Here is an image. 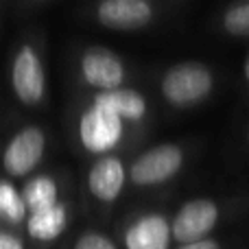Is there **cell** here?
Masks as SVG:
<instances>
[{
	"instance_id": "obj_1",
	"label": "cell",
	"mask_w": 249,
	"mask_h": 249,
	"mask_svg": "<svg viewBox=\"0 0 249 249\" xmlns=\"http://www.w3.org/2000/svg\"><path fill=\"white\" fill-rule=\"evenodd\" d=\"M212 72L206 64L199 61H184L173 68L162 79V94L175 107H190L197 105L212 92Z\"/></svg>"
},
{
	"instance_id": "obj_2",
	"label": "cell",
	"mask_w": 249,
	"mask_h": 249,
	"mask_svg": "<svg viewBox=\"0 0 249 249\" xmlns=\"http://www.w3.org/2000/svg\"><path fill=\"white\" fill-rule=\"evenodd\" d=\"M184 162V153L175 144H160L144 151L133 160L129 179L136 186H155L177 175Z\"/></svg>"
},
{
	"instance_id": "obj_3",
	"label": "cell",
	"mask_w": 249,
	"mask_h": 249,
	"mask_svg": "<svg viewBox=\"0 0 249 249\" xmlns=\"http://www.w3.org/2000/svg\"><path fill=\"white\" fill-rule=\"evenodd\" d=\"M216 221H219V206L214 201L193 199V201L184 203L173 219V238L179 245L206 241L208 234L214 230Z\"/></svg>"
},
{
	"instance_id": "obj_4",
	"label": "cell",
	"mask_w": 249,
	"mask_h": 249,
	"mask_svg": "<svg viewBox=\"0 0 249 249\" xmlns=\"http://www.w3.org/2000/svg\"><path fill=\"white\" fill-rule=\"evenodd\" d=\"M81 142L92 153H107L121 142L123 138V121L109 109L92 105L81 116L79 124Z\"/></svg>"
},
{
	"instance_id": "obj_5",
	"label": "cell",
	"mask_w": 249,
	"mask_h": 249,
	"mask_svg": "<svg viewBox=\"0 0 249 249\" xmlns=\"http://www.w3.org/2000/svg\"><path fill=\"white\" fill-rule=\"evenodd\" d=\"M11 83L18 101L24 105H37L46 92V77L39 55L33 46H22L20 53L13 59L11 68Z\"/></svg>"
},
{
	"instance_id": "obj_6",
	"label": "cell",
	"mask_w": 249,
	"mask_h": 249,
	"mask_svg": "<svg viewBox=\"0 0 249 249\" xmlns=\"http://www.w3.org/2000/svg\"><path fill=\"white\" fill-rule=\"evenodd\" d=\"M46 146V138L39 127H24L11 138L4 149V171L11 177H24L39 164Z\"/></svg>"
},
{
	"instance_id": "obj_7",
	"label": "cell",
	"mask_w": 249,
	"mask_h": 249,
	"mask_svg": "<svg viewBox=\"0 0 249 249\" xmlns=\"http://www.w3.org/2000/svg\"><path fill=\"white\" fill-rule=\"evenodd\" d=\"M81 72L88 86L96 88L99 92H112L123 86L124 66L116 53L109 48H88L81 59Z\"/></svg>"
},
{
	"instance_id": "obj_8",
	"label": "cell",
	"mask_w": 249,
	"mask_h": 249,
	"mask_svg": "<svg viewBox=\"0 0 249 249\" xmlns=\"http://www.w3.org/2000/svg\"><path fill=\"white\" fill-rule=\"evenodd\" d=\"M103 26L114 31H136L153 20V7L144 0H105L96 9Z\"/></svg>"
},
{
	"instance_id": "obj_9",
	"label": "cell",
	"mask_w": 249,
	"mask_h": 249,
	"mask_svg": "<svg viewBox=\"0 0 249 249\" xmlns=\"http://www.w3.org/2000/svg\"><path fill=\"white\" fill-rule=\"evenodd\" d=\"M173 228L162 214H144L129 225L124 234L127 249H168Z\"/></svg>"
},
{
	"instance_id": "obj_10",
	"label": "cell",
	"mask_w": 249,
	"mask_h": 249,
	"mask_svg": "<svg viewBox=\"0 0 249 249\" xmlns=\"http://www.w3.org/2000/svg\"><path fill=\"white\" fill-rule=\"evenodd\" d=\"M124 179H127V173H124L123 162L114 155H105V158L96 160L94 166L90 168L88 186H90V193L99 201L109 203L114 199H118V195L123 193Z\"/></svg>"
},
{
	"instance_id": "obj_11",
	"label": "cell",
	"mask_w": 249,
	"mask_h": 249,
	"mask_svg": "<svg viewBox=\"0 0 249 249\" xmlns=\"http://www.w3.org/2000/svg\"><path fill=\"white\" fill-rule=\"evenodd\" d=\"M94 105L109 109L121 121H142L146 114L144 96L136 90H129V88H118V90L112 92H99L94 99Z\"/></svg>"
},
{
	"instance_id": "obj_12",
	"label": "cell",
	"mask_w": 249,
	"mask_h": 249,
	"mask_svg": "<svg viewBox=\"0 0 249 249\" xmlns=\"http://www.w3.org/2000/svg\"><path fill=\"white\" fill-rule=\"evenodd\" d=\"M66 225H68V212H66V208L61 203H57L51 210L29 214V221H26V230H29L31 238L42 243L55 241L66 230Z\"/></svg>"
},
{
	"instance_id": "obj_13",
	"label": "cell",
	"mask_w": 249,
	"mask_h": 249,
	"mask_svg": "<svg viewBox=\"0 0 249 249\" xmlns=\"http://www.w3.org/2000/svg\"><path fill=\"white\" fill-rule=\"evenodd\" d=\"M22 197H24V203H26V210L29 214H37V212H44V210H51L55 208L57 203V184L53 177H35L31 179L29 184L24 186L22 190Z\"/></svg>"
},
{
	"instance_id": "obj_14",
	"label": "cell",
	"mask_w": 249,
	"mask_h": 249,
	"mask_svg": "<svg viewBox=\"0 0 249 249\" xmlns=\"http://www.w3.org/2000/svg\"><path fill=\"white\" fill-rule=\"evenodd\" d=\"M0 212H2L4 221H9V223H20L24 219V214L29 212L24 197L13 188V184L9 179H4L0 184Z\"/></svg>"
},
{
	"instance_id": "obj_15",
	"label": "cell",
	"mask_w": 249,
	"mask_h": 249,
	"mask_svg": "<svg viewBox=\"0 0 249 249\" xmlns=\"http://www.w3.org/2000/svg\"><path fill=\"white\" fill-rule=\"evenodd\" d=\"M223 29L230 35H249V2L234 4L225 11Z\"/></svg>"
},
{
	"instance_id": "obj_16",
	"label": "cell",
	"mask_w": 249,
	"mask_h": 249,
	"mask_svg": "<svg viewBox=\"0 0 249 249\" xmlns=\"http://www.w3.org/2000/svg\"><path fill=\"white\" fill-rule=\"evenodd\" d=\"M74 249H116V245L99 232H86L74 243Z\"/></svg>"
},
{
	"instance_id": "obj_17",
	"label": "cell",
	"mask_w": 249,
	"mask_h": 249,
	"mask_svg": "<svg viewBox=\"0 0 249 249\" xmlns=\"http://www.w3.org/2000/svg\"><path fill=\"white\" fill-rule=\"evenodd\" d=\"M0 249H24L22 241L18 236H13L11 232H2L0 234Z\"/></svg>"
},
{
	"instance_id": "obj_18",
	"label": "cell",
	"mask_w": 249,
	"mask_h": 249,
	"mask_svg": "<svg viewBox=\"0 0 249 249\" xmlns=\"http://www.w3.org/2000/svg\"><path fill=\"white\" fill-rule=\"evenodd\" d=\"M177 249H221L219 243L212 241V238H206V241H199V243H190V245H179Z\"/></svg>"
},
{
	"instance_id": "obj_19",
	"label": "cell",
	"mask_w": 249,
	"mask_h": 249,
	"mask_svg": "<svg viewBox=\"0 0 249 249\" xmlns=\"http://www.w3.org/2000/svg\"><path fill=\"white\" fill-rule=\"evenodd\" d=\"M245 79H247V83H249V57H247V64H245Z\"/></svg>"
}]
</instances>
